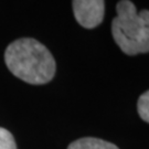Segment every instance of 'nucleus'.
<instances>
[{"label":"nucleus","instance_id":"nucleus-6","mask_svg":"<svg viewBox=\"0 0 149 149\" xmlns=\"http://www.w3.org/2000/svg\"><path fill=\"white\" fill-rule=\"evenodd\" d=\"M0 149H17L12 134L2 127H0Z\"/></svg>","mask_w":149,"mask_h":149},{"label":"nucleus","instance_id":"nucleus-5","mask_svg":"<svg viewBox=\"0 0 149 149\" xmlns=\"http://www.w3.org/2000/svg\"><path fill=\"white\" fill-rule=\"evenodd\" d=\"M137 112L140 118L149 124V90L139 96L137 102Z\"/></svg>","mask_w":149,"mask_h":149},{"label":"nucleus","instance_id":"nucleus-4","mask_svg":"<svg viewBox=\"0 0 149 149\" xmlns=\"http://www.w3.org/2000/svg\"><path fill=\"white\" fill-rule=\"evenodd\" d=\"M68 149H119L115 144L94 137H84L69 145Z\"/></svg>","mask_w":149,"mask_h":149},{"label":"nucleus","instance_id":"nucleus-2","mask_svg":"<svg viewBox=\"0 0 149 149\" xmlns=\"http://www.w3.org/2000/svg\"><path fill=\"white\" fill-rule=\"evenodd\" d=\"M117 17L112 21L114 41L125 54L134 56L149 52V10L137 12L134 2L122 0L116 5Z\"/></svg>","mask_w":149,"mask_h":149},{"label":"nucleus","instance_id":"nucleus-3","mask_svg":"<svg viewBox=\"0 0 149 149\" xmlns=\"http://www.w3.org/2000/svg\"><path fill=\"white\" fill-rule=\"evenodd\" d=\"M72 8L76 21L83 28L93 29L103 22L105 15V2L103 0H74Z\"/></svg>","mask_w":149,"mask_h":149},{"label":"nucleus","instance_id":"nucleus-1","mask_svg":"<svg viewBox=\"0 0 149 149\" xmlns=\"http://www.w3.org/2000/svg\"><path fill=\"white\" fill-rule=\"evenodd\" d=\"M5 61L12 74L29 84H45L53 79L56 71L51 52L31 38L18 39L9 44Z\"/></svg>","mask_w":149,"mask_h":149}]
</instances>
